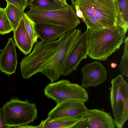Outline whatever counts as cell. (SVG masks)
Returning a JSON list of instances; mask_svg holds the SVG:
<instances>
[{"label": "cell", "instance_id": "cell-1", "mask_svg": "<svg viewBox=\"0 0 128 128\" xmlns=\"http://www.w3.org/2000/svg\"><path fill=\"white\" fill-rule=\"evenodd\" d=\"M81 34L80 29H74L52 41H37L33 51L20 64L22 78L28 79L40 72L52 82L58 80L66 58Z\"/></svg>", "mask_w": 128, "mask_h": 128}, {"label": "cell", "instance_id": "cell-2", "mask_svg": "<svg viewBox=\"0 0 128 128\" xmlns=\"http://www.w3.org/2000/svg\"><path fill=\"white\" fill-rule=\"evenodd\" d=\"M87 28L88 55L93 59L107 60L119 49L125 38L123 29L116 25L97 30Z\"/></svg>", "mask_w": 128, "mask_h": 128}, {"label": "cell", "instance_id": "cell-3", "mask_svg": "<svg viewBox=\"0 0 128 128\" xmlns=\"http://www.w3.org/2000/svg\"><path fill=\"white\" fill-rule=\"evenodd\" d=\"M2 114L6 125L9 128H18L36 120L37 110L34 103L12 98L2 108Z\"/></svg>", "mask_w": 128, "mask_h": 128}, {"label": "cell", "instance_id": "cell-4", "mask_svg": "<svg viewBox=\"0 0 128 128\" xmlns=\"http://www.w3.org/2000/svg\"><path fill=\"white\" fill-rule=\"evenodd\" d=\"M30 10L25 13L35 23L50 24L65 28L69 31L75 29L80 23L76 10L71 4L64 8L50 10H42L29 6Z\"/></svg>", "mask_w": 128, "mask_h": 128}, {"label": "cell", "instance_id": "cell-5", "mask_svg": "<svg viewBox=\"0 0 128 128\" xmlns=\"http://www.w3.org/2000/svg\"><path fill=\"white\" fill-rule=\"evenodd\" d=\"M75 6L84 17H94L105 27L116 25L118 14L114 0H76Z\"/></svg>", "mask_w": 128, "mask_h": 128}, {"label": "cell", "instance_id": "cell-6", "mask_svg": "<svg viewBox=\"0 0 128 128\" xmlns=\"http://www.w3.org/2000/svg\"><path fill=\"white\" fill-rule=\"evenodd\" d=\"M110 88L111 106L116 127L123 128L128 119V84L122 75L112 79Z\"/></svg>", "mask_w": 128, "mask_h": 128}, {"label": "cell", "instance_id": "cell-7", "mask_svg": "<svg viewBox=\"0 0 128 128\" xmlns=\"http://www.w3.org/2000/svg\"><path fill=\"white\" fill-rule=\"evenodd\" d=\"M44 94L57 104L70 100L86 102L88 100V92L85 88L79 84L71 83L66 80L52 82L45 87Z\"/></svg>", "mask_w": 128, "mask_h": 128}, {"label": "cell", "instance_id": "cell-8", "mask_svg": "<svg viewBox=\"0 0 128 128\" xmlns=\"http://www.w3.org/2000/svg\"><path fill=\"white\" fill-rule=\"evenodd\" d=\"M84 103V101L74 100L62 101L50 111L47 118L51 121L68 118H83L88 110Z\"/></svg>", "mask_w": 128, "mask_h": 128}, {"label": "cell", "instance_id": "cell-9", "mask_svg": "<svg viewBox=\"0 0 128 128\" xmlns=\"http://www.w3.org/2000/svg\"><path fill=\"white\" fill-rule=\"evenodd\" d=\"M88 46L87 32L81 34L66 57L61 70L60 75L70 74L76 68L81 61L87 58Z\"/></svg>", "mask_w": 128, "mask_h": 128}, {"label": "cell", "instance_id": "cell-10", "mask_svg": "<svg viewBox=\"0 0 128 128\" xmlns=\"http://www.w3.org/2000/svg\"><path fill=\"white\" fill-rule=\"evenodd\" d=\"M83 73L82 86L84 88L96 87L106 80L107 74L106 69L96 61L87 64L81 69Z\"/></svg>", "mask_w": 128, "mask_h": 128}, {"label": "cell", "instance_id": "cell-11", "mask_svg": "<svg viewBox=\"0 0 128 128\" xmlns=\"http://www.w3.org/2000/svg\"><path fill=\"white\" fill-rule=\"evenodd\" d=\"M16 45L11 37L5 48L0 50V70L8 76L15 72L17 64Z\"/></svg>", "mask_w": 128, "mask_h": 128}, {"label": "cell", "instance_id": "cell-12", "mask_svg": "<svg viewBox=\"0 0 128 128\" xmlns=\"http://www.w3.org/2000/svg\"><path fill=\"white\" fill-rule=\"evenodd\" d=\"M86 117L89 128H115L114 120L108 112L97 109H88Z\"/></svg>", "mask_w": 128, "mask_h": 128}, {"label": "cell", "instance_id": "cell-13", "mask_svg": "<svg viewBox=\"0 0 128 128\" xmlns=\"http://www.w3.org/2000/svg\"><path fill=\"white\" fill-rule=\"evenodd\" d=\"M13 31L15 45L23 54L27 55L30 54L35 43L26 29L23 17Z\"/></svg>", "mask_w": 128, "mask_h": 128}, {"label": "cell", "instance_id": "cell-14", "mask_svg": "<svg viewBox=\"0 0 128 128\" xmlns=\"http://www.w3.org/2000/svg\"><path fill=\"white\" fill-rule=\"evenodd\" d=\"M35 27L38 38L44 42L56 40L69 31L62 27L46 23H35Z\"/></svg>", "mask_w": 128, "mask_h": 128}, {"label": "cell", "instance_id": "cell-15", "mask_svg": "<svg viewBox=\"0 0 128 128\" xmlns=\"http://www.w3.org/2000/svg\"><path fill=\"white\" fill-rule=\"evenodd\" d=\"M84 118H68L51 121L47 118L44 120H42L40 124L36 126V128H74L79 121Z\"/></svg>", "mask_w": 128, "mask_h": 128}, {"label": "cell", "instance_id": "cell-16", "mask_svg": "<svg viewBox=\"0 0 128 128\" xmlns=\"http://www.w3.org/2000/svg\"><path fill=\"white\" fill-rule=\"evenodd\" d=\"M114 1L118 14L116 25L122 28L126 34L128 28V0Z\"/></svg>", "mask_w": 128, "mask_h": 128}, {"label": "cell", "instance_id": "cell-17", "mask_svg": "<svg viewBox=\"0 0 128 128\" xmlns=\"http://www.w3.org/2000/svg\"><path fill=\"white\" fill-rule=\"evenodd\" d=\"M7 3V6L5 8V11L14 31L16 29L23 17L24 10L8 2Z\"/></svg>", "mask_w": 128, "mask_h": 128}, {"label": "cell", "instance_id": "cell-18", "mask_svg": "<svg viewBox=\"0 0 128 128\" xmlns=\"http://www.w3.org/2000/svg\"><path fill=\"white\" fill-rule=\"evenodd\" d=\"M29 4L34 8L46 10L60 9L66 6L58 4L54 0H31Z\"/></svg>", "mask_w": 128, "mask_h": 128}, {"label": "cell", "instance_id": "cell-19", "mask_svg": "<svg viewBox=\"0 0 128 128\" xmlns=\"http://www.w3.org/2000/svg\"><path fill=\"white\" fill-rule=\"evenodd\" d=\"M13 30L12 26L7 16L5 8L0 7V34H5Z\"/></svg>", "mask_w": 128, "mask_h": 128}, {"label": "cell", "instance_id": "cell-20", "mask_svg": "<svg viewBox=\"0 0 128 128\" xmlns=\"http://www.w3.org/2000/svg\"><path fill=\"white\" fill-rule=\"evenodd\" d=\"M124 50L119 68L122 74L128 77V37L125 38Z\"/></svg>", "mask_w": 128, "mask_h": 128}, {"label": "cell", "instance_id": "cell-21", "mask_svg": "<svg viewBox=\"0 0 128 128\" xmlns=\"http://www.w3.org/2000/svg\"><path fill=\"white\" fill-rule=\"evenodd\" d=\"M23 17L26 29L35 43L38 38L35 27V23L29 18L25 13Z\"/></svg>", "mask_w": 128, "mask_h": 128}, {"label": "cell", "instance_id": "cell-22", "mask_svg": "<svg viewBox=\"0 0 128 128\" xmlns=\"http://www.w3.org/2000/svg\"><path fill=\"white\" fill-rule=\"evenodd\" d=\"M84 20H82L87 26V28L93 30H97L105 27L95 18L88 16L84 17Z\"/></svg>", "mask_w": 128, "mask_h": 128}, {"label": "cell", "instance_id": "cell-23", "mask_svg": "<svg viewBox=\"0 0 128 128\" xmlns=\"http://www.w3.org/2000/svg\"><path fill=\"white\" fill-rule=\"evenodd\" d=\"M8 2L22 9L25 8L29 5L28 0H6Z\"/></svg>", "mask_w": 128, "mask_h": 128}, {"label": "cell", "instance_id": "cell-24", "mask_svg": "<svg viewBox=\"0 0 128 128\" xmlns=\"http://www.w3.org/2000/svg\"><path fill=\"white\" fill-rule=\"evenodd\" d=\"M74 128H89V125L86 115L83 119L80 120L75 126Z\"/></svg>", "mask_w": 128, "mask_h": 128}, {"label": "cell", "instance_id": "cell-25", "mask_svg": "<svg viewBox=\"0 0 128 128\" xmlns=\"http://www.w3.org/2000/svg\"><path fill=\"white\" fill-rule=\"evenodd\" d=\"M74 7L76 10V13L77 16L79 18L82 19V20H84V19L82 12L77 6H75Z\"/></svg>", "mask_w": 128, "mask_h": 128}, {"label": "cell", "instance_id": "cell-26", "mask_svg": "<svg viewBox=\"0 0 128 128\" xmlns=\"http://www.w3.org/2000/svg\"><path fill=\"white\" fill-rule=\"evenodd\" d=\"M9 127L6 125L2 120V108L0 107V128H8Z\"/></svg>", "mask_w": 128, "mask_h": 128}, {"label": "cell", "instance_id": "cell-27", "mask_svg": "<svg viewBox=\"0 0 128 128\" xmlns=\"http://www.w3.org/2000/svg\"><path fill=\"white\" fill-rule=\"evenodd\" d=\"M56 3L66 6L68 4H67L66 0H54Z\"/></svg>", "mask_w": 128, "mask_h": 128}, {"label": "cell", "instance_id": "cell-28", "mask_svg": "<svg viewBox=\"0 0 128 128\" xmlns=\"http://www.w3.org/2000/svg\"><path fill=\"white\" fill-rule=\"evenodd\" d=\"M117 64L115 63H112L111 64V66L112 68H114L116 66Z\"/></svg>", "mask_w": 128, "mask_h": 128}, {"label": "cell", "instance_id": "cell-29", "mask_svg": "<svg viewBox=\"0 0 128 128\" xmlns=\"http://www.w3.org/2000/svg\"><path fill=\"white\" fill-rule=\"evenodd\" d=\"M71 2L74 6L75 3L76 1V0H71Z\"/></svg>", "mask_w": 128, "mask_h": 128}, {"label": "cell", "instance_id": "cell-30", "mask_svg": "<svg viewBox=\"0 0 128 128\" xmlns=\"http://www.w3.org/2000/svg\"><path fill=\"white\" fill-rule=\"evenodd\" d=\"M114 1H119L120 0H114Z\"/></svg>", "mask_w": 128, "mask_h": 128}]
</instances>
